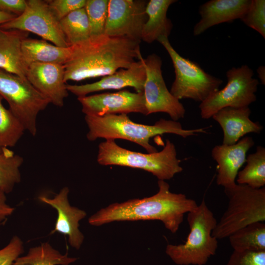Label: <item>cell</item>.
<instances>
[{
    "label": "cell",
    "instance_id": "obj_1",
    "mask_svg": "<svg viewBox=\"0 0 265 265\" xmlns=\"http://www.w3.org/2000/svg\"><path fill=\"white\" fill-rule=\"evenodd\" d=\"M158 184L159 190L155 194L111 204L92 215L88 223L99 226L114 221L155 220L161 221L166 229L176 233L185 214L198 204L184 194L172 192L165 181L158 180Z\"/></svg>",
    "mask_w": 265,
    "mask_h": 265
},
{
    "label": "cell",
    "instance_id": "obj_2",
    "mask_svg": "<svg viewBox=\"0 0 265 265\" xmlns=\"http://www.w3.org/2000/svg\"><path fill=\"white\" fill-rule=\"evenodd\" d=\"M140 43L104 35L71 46L70 56L64 65L65 82L104 77L129 68L142 55Z\"/></svg>",
    "mask_w": 265,
    "mask_h": 265
},
{
    "label": "cell",
    "instance_id": "obj_3",
    "mask_svg": "<svg viewBox=\"0 0 265 265\" xmlns=\"http://www.w3.org/2000/svg\"><path fill=\"white\" fill-rule=\"evenodd\" d=\"M88 127L86 137L89 141L98 138L106 140L122 139L142 147L148 153L157 152L150 143V138L164 133H172L183 138L205 133V128L184 129L178 121L160 119L154 125L138 124L132 121L126 114L103 116L85 115Z\"/></svg>",
    "mask_w": 265,
    "mask_h": 265
},
{
    "label": "cell",
    "instance_id": "obj_4",
    "mask_svg": "<svg viewBox=\"0 0 265 265\" xmlns=\"http://www.w3.org/2000/svg\"><path fill=\"white\" fill-rule=\"evenodd\" d=\"M187 221L190 231L186 241L168 244L165 253L177 265H205L218 247L212 234L217 221L204 199L187 213Z\"/></svg>",
    "mask_w": 265,
    "mask_h": 265
},
{
    "label": "cell",
    "instance_id": "obj_5",
    "mask_svg": "<svg viewBox=\"0 0 265 265\" xmlns=\"http://www.w3.org/2000/svg\"><path fill=\"white\" fill-rule=\"evenodd\" d=\"M102 165H118L144 170L152 173L158 180H168L183 169L178 159L175 145L169 139L160 151L143 154L119 146L114 140L100 143L97 157Z\"/></svg>",
    "mask_w": 265,
    "mask_h": 265
},
{
    "label": "cell",
    "instance_id": "obj_6",
    "mask_svg": "<svg viewBox=\"0 0 265 265\" xmlns=\"http://www.w3.org/2000/svg\"><path fill=\"white\" fill-rule=\"evenodd\" d=\"M227 208L212 231L217 239L228 238L249 224L265 221V187L252 188L236 184L224 188Z\"/></svg>",
    "mask_w": 265,
    "mask_h": 265
},
{
    "label": "cell",
    "instance_id": "obj_7",
    "mask_svg": "<svg viewBox=\"0 0 265 265\" xmlns=\"http://www.w3.org/2000/svg\"><path fill=\"white\" fill-rule=\"evenodd\" d=\"M157 41L166 50L173 65L175 77L170 92L175 98L201 103L219 89L223 82L221 79L206 72L197 63L180 55L168 37H161Z\"/></svg>",
    "mask_w": 265,
    "mask_h": 265
},
{
    "label": "cell",
    "instance_id": "obj_8",
    "mask_svg": "<svg viewBox=\"0 0 265 265\" xmlns=\"http://www.w3.org/2000/svg\"><path fill=\"white\" fill-rule=\"evenodd\" d=\"M0 95L7 102L9 109L20 121L25 130L35 136L38 115L50 104L49 100L27 79L0 69Z\"/></svg>",
    "mask_w": 265,
    "mask_h": 265
},
{
    "label": "cell",
    "instance_id": "obj_9",
    "mask_svg": "<svg viewBox=\"0 0 265 265\" xmlns=\"http://www.w3.org/2000/svg\"><path fill=\"white\" fill-rule=\"evenodd\" d=\"M253 75V70L247 65L228 70L225 87L200 103L199 108L201 118L208 119L222 108L248 107L255 102L259 81Z\"/></svg>",
    "mask_w": 265,
    "mask_h": 265
},
{
    "label": "cell",
    "instance_id": "obj_10",
    "mask_svg": "<svg viewBox=\"0 0 265 265\" xmlns=\"http://www.w3.org/2000/svg\"><path fill=\"white\" fill-rule=\"evenodd\" d=\"M143 62L146 71L143 94L147 115L163 112L168 114L174 121L183 118L185 108L166 85L162 74L160 57L152 53L143 58Z\"/></svg>",
    "mask_w": 265,
    "mask_h": 265
},
{
    "label": "cell",
    "instance_id": "obj_11",
    "mask_svg": "<svg viewBox=\"0 0 265 265\" xmlns=\"http://www.w3.org/2000/svg\"><path fill=\"white\" fill-rule=\"evenodd\" d=\"M0 28L31 32L55 46L69 47L59 21L50 9L47 0H26V6L23 13L0 25Z\"/></svg>",
    "mask_w": 265,
    "mask_h": 265
},
{
    "label": "cell",
    "instance_id": "obj_12",
    "mask_svg": "<svg viewBox=\"0 0 265 265\" xmlns=\"http://www.w3.org/2000/svg\"><path fill=\"white\" fill-rule=\"evenodd\" d=\"M147 2L144 0H108L105 34L141 42L147 18Z\"/></svg>",
    "mask_w": 265,
    "mask_h": 265
},
{
    "label": "cell",
    "instance_id": "obj_13",
    "mask_svg": "<svg viewBox=\"0 0 265 265\" xmlns=\"http://www.w3.org/2000/svg\"><path fill=\"white\" fill-rule=\"evenodd\" d=\"M85 115L139 113L147 115L143 93L124 90L78 97Z\"/></svg>",
    "mask_w": 265,
    "mask_h": 265
},
{
    "label": "cell",
    "instance_id": "obj_14",
    "mask_svg": "<svg viewBox=\"0 0 265 265\" xmlns=\"http://www.w3.org/2000/svg\"><path fill=\"white\" fill-rule=\"evenodd\" d=\"M69 189L63 187L53 198L40 196L39 200L56 210L57 217L52 234L58 232L67 236L69 244L79 249L84 240V236L79 229V222L86 216V212L72 206L68 200Z\"/></svg>",
    "mask_w": 265,
    "mask_h": 265
},
{
    "label": "cell",
    "instance_id": "obj_15",
    "mask_svg": "<svg viewBox=\"0 0 265 265\" xmlns=\"http://www.w3.org/2000/svg\"><path fill=\"white\" fill-rule=\"evenodd\" d=\"M142 55L139 59L127 69H122L102 77L99 81L81 85L66 84L67 89L78 97L87 96L93 92L110 89L133 88L136 92L143 93L146 78L145 68Z\"/></svg>",
    "mask_w": 265,
    "mask_h": 265
},
{
    "label": "cell",
    "instance_id": "obj_16",
    "mask_svg": "<svg viewBox=\"0 0 265 265\" xmlns=\"http://www.w3.org/2000/svg\"><path fill=\"white\" fill-rule=\"evenodd\" d=\"M64 65L33 63L27 67L26 78L31 84L55 106L62 107L69 95L64 80Z\"/></svg>",
    "mask_w": 265,
    "mask_h": 265
},
{
    "label": "cell",
    "instance_id": "obj_17",
    "mask_svg": "<svg viewBox=\"0 0 265 265\" xmlns=\"http://www.w3.org/2000/svg\"><path fill=\"white\" fill-rule=\"evenodd\" d=\"M252 137L245 136L233 145H217L212 150V157L217 164L216 184L224 188L234 186L239 169L245 162L246 154L254 145Z\"/></svg>",
    "mask_w": 265,
    "mask_h": 265
},
{
    "label": "cell",
    "instance_id": "obj_18",
    "mask_svg": "<svg viewBox=\"0 0 265 265\" xmlns=\"http://www.w3.org/2000/svg\"><path fill=\"white\" fill-rule=\"evenodd\" d=\"M251 0H211L199 9L201 19L193 28L194 36L215 25L240 19L248 9Z\"/></svg>",
    "mask_w": 265,
    "mask_h": 265
},
{
    "label": "cell",
    "instance_id": "obj_19",
    "mask_svg": "<svg viewBox=\"0 0 265 265\" xmlns=\"http://www.w3.org/2000/svg\"><path fill=\"white\" fill-rule=\"evenodd\" d=\"M251 113L249 106L227 107L212 116L223 131V144L233 145L248 133L261 132L263 127L259 122H253L250 119Z\"/></svg>",
    "mask_w": 265,
    "mask_h": 265
},
{
    "label": "cell",
    "instance_id": "obj_20",
    "mask_svg": "<svg viewBox=\"0 0 265 265\" xmlns=\"http://www.w3.org/2000/svg\"><path fill=\"white\" fill-rule=\"evenodd\" d=\"M29 33L0 28V69L26 79L27 68L22 56V45Z\"/></svg>",
    "mask_w": 265,
    "mask_h": 265
},
{
    "label": "cell",
    "instance_id": "obj_21",
    "mask_svg": "<svg viewBox=\"0 0 265 265\" xmlns=\"http://www.w3.org/2000/svg\"><path fill=\"white\" fill-rule=\"evenodd\" d=\"M176 1V0L148 1L145 9L147 18L142 29L141 40L152 43L161 37L168 38L173 24L167 17V12L169 6Z\"/></svg>",
    "mask_w": 265,
    "mask_h": 265
},
{
    "label": "cell",
    "instance_id": "obj_22",
    "mask_svg": "<svg viewBox=\"0 0 265 265\" xmlns=\"http://www.w3.org/2000/svg\"><path fill=\"white\" fill-rule=\"evenodd\" d=\"M71 51V47H58L43 39L28 37L24 40L22 45L23 59L27 68L33 63L64 65L69 59Z\"/></svg>",
    "mask_w": 265,
    "mask_h": 265
},
{
    "label": "cell",
    "instance_id": "obj_23",
    "mask_svg": "<svg viewBox=\"0 0 265 265\" xmlns=\"http://www.w3.org/2000/svg\"><path fill=\"white\" fill-rule=\"evenodd\" d=\"M78 258L62 254L49 243L30 248L25 256H19L12 265H69Z\"/></svg>",
    "mask_w": 265,
    "mask_h": 265
},
{
    "label": "cell",
    "instance_id": "obj_24",
    "mask_svg": "<svg viewBox=\"0 0 265 265\" xmlns=\"http://www.w3.org/2000/svg\"><path fill=\"white\" fill-rule=\"evenodd\" d=\"M230 244L237 252L265 250V224L257 222L241 228L229 237Z\"/></svg>",
    "mask_w": 265,
    "mask_h": 265
},
{
    "label": "cell",
    "instance_id": "obj_25",
    "mask_svg": "<svg viewBox=\"0 0 265 265\" xmlns=\"http://www.w3.org/2000/svg\"><path fill=\"white\" fill-rule=\"evenodd\" d=\"M246 165L239 171L236 182L254 188H260L265 185V148L258 146L255 153L246 158Z\"/></svg>",
    "mask_w": 265,
    "mask_h": 265
},
{
    "label": "cell",
    "instance_id": "obj_26",
    "mask_svg": "<svg viewBox=\"0 0 265 265\" xmlns=\"http://www.w3.org/2000/svg\"><path fill=\"white\" fill-rule=\"evenodd\" d=\"M59 22L69 47L81 43L90 38L89 24L84 7L70 13Z\"/></svg>",
    "mask_w": 265,
    "mask_h": 265
},
{
    "label": "cell",
    "instance_id": "obj_27",
    "mask_svg": "<svg viewBox=\"0 0 265 265\" xmlns=\"http://www.w3.org/2000/svg\"><path fill=\"white\" fill-rule=\"evenodd\" d=\"M23 162V157L8 148L4 147L0 153V189L5 194L21 182L20 168Z\"/></svg>",
    "mask_w": 265,
    "mask_h": 265
},
{
    "label": "cell",
    "instance_id": "obj_28",
    "mask_svg": "<svg viewBox=\"0 0 265 265\" xmlns=\"http://www.w3.org/2000/svg\"><path fill=\"white\" fill-rule=\"evenodd\" d=\"M2 100L0 95V144L8 148L16 145L25 130L11 110L4 107Z\"/></svg>",
    "mask_w": 265,
    "mask_h": 265
},
{
    "label": "cell",
    "instance_id": "obj_29",
    "mask_svg": "<svg viewBox=\"0 0 265 265\" xmlns=\"http://www.w3.org/2000/svg\"><path fill=\"white\" fill-rule=\"evenodd\" d=\"M108 4V0H86L84 8L89 24L90 38L105 35Z\"/></svg>",
    "mask_w": 265,
    "mask_h": 265
},
{
    "label": "cell",
    "instance_id": "obj_30",
    "mask_svg": "<svg viewBox=\"0 0 265 265\" xmlns=\"http://www.w3.org/2000/svg\"><path fill=\"white\" fill-rule=\"evenodd\" d=\"M240 20L265 38V0H251L248 9Z\"/></svg>",
    "mask_w": 265,
    "mask_h": 265
},
{
    "label": "cell",
    "instance_id": "obj_31",
    "mask_svg": "<svg viewBox=\"0 0 265 265\" xmlns=\"http://www.w3.org/2000/svg\"><path fill=\"white\" fill-rule=\"evenodd\" d=\"M226 265H265V250L243 252L234 251Z\"/></svg>",
    "mask_w": 265,
    "mask_h": 265
},
{
    "label": "cell",
    "instance_id": "obj_32",
    "mask_svg": "<svg viewBox=\"0 0 265 265\" xmlns=\"http://www.w3.org/2000/svg\"><path fill=\"white\" fill-rule=\"evenodd\" d=\"M49 6L60 21L70 13L85 7L86 0H50Z\"/></svg>",
    "mask_w": 265,
    "mask_h": 265
},
{
    "label": "cell",
    "instance_id": "obj_33",
    "mask_svg": "<svg viewBox=\"0 0 265 265\" xmlns=\"http://www.w3.org/2000/svg\"><path fill=\"white\" fill-rule=\"evenodd\" d=\"M23 253V242L19 237L13 236L7 244L0 249V265H12Z\"/></svg>",
    "mask_w": 265,
    "mask_h": 265
},
{
    "label": "cell",
    "instance_id": "obj_34",
    "mask_svg": "<svg viewBox=\"0 0 265 265\" xmlns=\"http://www.w3.org/2000/svg\"><path fill=\"white\" fill-rule=\"evenodd\" d=\"M26 6L25 0H0V11L15 15L22 14Z\"/></svg>",
    "mask_w": 265,
    "mask_h": 265
},
{
    "label": "cell",
    "instance_id": "obj_35",
    "mask_svg": "<svg viewBox=\"0 0 265 265\" xmlns=\"http://www.w3.org/2000/svg\"><path fill=\"white\" fill-rule=\"evenodd\" d=\"M5 194L0 189V222L11 215L14 211V208L7 204Z\"/></svg>",
    "mask_w": 265,
    "mask_h": 265
},
{
    "label": "cell",
    "instance_id": "obj_36",
    "mask_svg": "<svg viewBox=\"0 0 265 265\" xmlns=\"http://www.w3.org/2000/svg\"><path fill=\"white\" fill-rule=\"evenodd\" d=\"M16 17L17 16L15 15L0 11V26L11 20Z\"/></svg>",
    "mask_w": 265,
    "mask_h": 265
},
{
    "label": "cell",
    "instance_id": "obj_37",
    "mask_svg": "<svg viewBox=\"0 0 265 265\" xmlns=\"http://www.w3.org/2000/svg\"><path fill=\"white\" fill-rule=\"evenodd\" d=\"M259 78L262 84H265V67L264 66H261L257 70Z\"/></svg>",
    "mask_w": 265,
    "mask_h": 265
},
{
    "label": "cell",
    "instance_id": "obj_38",
    "mask_svg": "<svg viewBox=\"0 0 265 265\" xmlns=\"http://www.w3.org/2000/svg\"><path fill=\"white\" fill-rule=\"evenodd\" d=\"M3 148H4V147H2V146L0 144V153L2 151Z\"/></svg>",
    "mask_w": 265,
    "mask_h": 265
}]
</instances>
